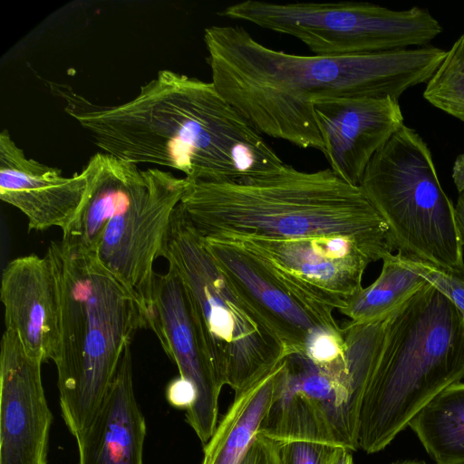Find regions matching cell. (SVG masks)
<instances>
[{
    "label": "cell",
    "mask_w": 464,
    "mask_h": 464,
    "mask_svg": "<svg viewBox=\"0 0 464 464\" xmlns=\"http://www.w3.org/2000/svg\"><path fill=\"white\" fill-rule=\"evenodd\" d=\"M376 280L362 287L340 313L353 323H367L382 318L407 301L428 282L403 266L396 255L382 260Z\"/></svg>",
    "instance_id": "obj_22"
},
{
    "label": "cell",
    "mask_w": 464,
    "mask_h": 464,
    "mask_svg": "<svg viewBox=\"0 0 464 464\" xmlns=\"http://www.w3.org/2000/svg\"><path fill=\"white\" fill-rule=\"evenodd\" d=\"M89 189V178L65 177L59 169L27 158L7 130L0 133V198L19 209L29 230L64 229L76 217Z\"/></svg>",
    "instance_id": "obj_17"
},
{
    "label": "cell",
    "mask_w": 464,
    "mask_h": 464,
    "mask_svg": "<svg viewBox=\"0 0 464 464\" xmlns=\"http://www.w3.org/2000/svg\"><path fill=\"white\" fill-rule=\"evenodd\" d=\"M130 344L95 417L76 439L79 464H143L146 421L135 397Z\"/></svg>",
    "instance_id": "obj_18"
},
{
    "label": "cell",
    "mask_w": 464,
    "mask_h": 464,
    "mask_svg": "<svg viewBox=\"0 0 464 464\" xmlns=\"http://www.w3.org/2000/svg\"><path fill=\"white\" fill-rule=\"evenodd\" d=\"M423 97L437 109L464 122V34L446 51L426 84Z\"/></svg>",
    "instance_id": "obj_23"
},
{
    "label": "cell",
    "mask_w": 464,
    "mask_h": 464,
    "mask_svg": "<svg viewBox=\"0 0 464 464\" xmlns=\"http://www.w3.org/2000/svg\"><path fill=\"white\" fill-rule=\"evenodd\" d=\"M452 179L459 193L464 192V153L459 154L454 161Z\"/></svg>",
    "instance_id": "obj_29"
},
{
    "label": "cell",
    "mask_w": 464,
    "mask_h": 464,
    "mask_svg": "<svg viewBox=\"0 0 464 464\" xmlns=\"http://www.w3.org/2000/svg\"><path fill=\"white\" fill-rule=\"evenodd\" d=\"M408 426L436 464H464V382L435 395Z\"/></svg>",
    "instance_id": "obj_21"
},
{
    "label": "cell",
    "mask_w": 464,
    "mask_h": 464,
    "mask_svg": "<svg viewBox=\"0 0 464 464\" xmlns=\"http://www.w3.org/2000/svg\"><path fill=\"white\" fill-rule=\"evenodd\" d=\"M285 361L255 384L235 394L205 444L201 464L240 463L271 407Z\"/></svg>",
    "instance_id": "obj_20"
},
{
    "label": "cell",
    "mask_w": 464,
    "mask_h": 464,
    "mask_svg": "<svg viewBox=\"0 0 464 464\" xmlns=\"http://www.w3.org/2000/svg\"><path fill=\"white\" fill-rule=\"evenodd\" d=\"M167 398L173 406L187 410L194 402L195 391L191 383L179 377L168 386Z\"/></svg>",
    "instance_id": "obj_27"
},
{
    "label": "cell",
    "mask_w": 464,
    "mask_h": 464,
    "mask_svg": "<svg viewBox=\"0 0 464 464\" xmlns=\"http://www.w3.org/2000/svg\"><path fill=\"white\" fill-rule=\"evenodd\" d=\"M60 283L61 353L55 362L63 419L80 437L108 392L127 343L148 328L133 295L98 260L96 253L62 240L47 248Z\"/></svg>",
    "instance_id": "obj_5"
},
{
    "label": "cell",
    "mask_w": 464,
    "mask_h": 464,
    "mask_svg": "<svg viewBox=\"0 0 464 464\" xmlns=\"http://www.w3.org/2000/svg\"><path fill=\"white\" fill-rule=\"evenodd\" d=\"M399 261L421 276L457 308L464 321V273L440 268L432 264L396 254Z\"/></svg>",
    "instance_id": "obj_24"
},
{
    "label": "cell",
    "mask_w": 464,
    "mask_h": 464,
    "mask_svg": "<svg viewBox=\"0 0 464 464\" xmlns=\"http://www.w3.org/2000/svg\"><path fill=\"white\" fill-rule=\"evenodd\" d=\"M5 330L17 334L25 352L54 363L61 353V290L54 261L46 251L10 261L2 274Z\"/></svg>",
    "instance_id": "obj_16"
},
{
    "label": "cell",
    "mask_w": 464,
    "mask_h": 464,
    "mask_svg": "<svg viewBox=\"0 0 464 464\" xmlns=\"http://www.w3.org/2000/svg\"><path fill=\"white\" fill-rule=\"evenodd\" d=\"M239 464H280L278 442L257 433Z\"/></svg>",
    "instance_id": "obj_26"
},
{
    "label": "cell",
    "mask_w": 464,
    "mask_h": 464,
    "mask_svg": "<svg viewBox=\"0 0 464 464\" xmlns=\"http://www.w3.org/2000/svg\"><path fill=\"white\" fill-rule=\"evenodd\" d=\"M16 333L5 330L0 351V464H47L53 414L41 366Z\"/></svg>",
    "instance_id": "obj_14"
},
{
    "label": "cell",
    "mask_w": 464,
    "mask_h": 464,
    "mask_svg": "<svg viewBox=\"0 0 464 464\" xmlns=\"http://www.w3.org/2000/svg\"><path fill=\"white\" fill-rule=\"evenodd\" d=\"M314 114L329 169L355 186L374 154L403 125L399 100L391 96L320 100Z\"/></svg>",
    "instance_id": "obj_15"
},
{
    "label": "cell",
    "mask_w": 464,
    "mask_h": 464,
    "mask_svg": "<svg viewBox=\"0 0 464 464\" xmlns=\"http://www.w3.org/2000/svg\"><path fill=\"white\" fill-rule=\"evenodd\" d=\"M454 216L459 237L464 247V192L459 193L457 204L454 206Z\"/></svg>",
    "instance_id": "obj_28"
},
{
    "label": "cell",
    "mask_w": 464,
    "mask_h": 464,
    "mask_svg": "<svg viewBox=\"0 0 464 464\" xmlns=\"http://www.w3.org/2000/svg\"><path fill=\"white\" fill-rule=\"evenodd\" d=\"M147 172L144 188L106 226L96 256L148 316L152 304L153 263L190 182L159 168H148Z\"/></svg>",
    "instance_id": "obj_11"
},
{
    "label": "cell",
    "mask_w": 464,
    "mask_h": 464,
    "mask_svg": "<svg viewBox=\"0 0 464 464\" xmlns=\"http://www.w3.org/2000/svg\"><path fill=\"white\" fill-rule=\"evenodd\" d=\"M219 15L291 35L316 55H351L424 46L442 26L427 10L396 11L365 2L272 3L246 0Z\"/></svg>",
    "instance_id": "obj_8"
},
{
    "label": "cell",
    "mask_w": 464,
    "mask_h": 464,
    "mask_svg": "<svg viewBox=\"0 0 464 464\" xmlns=\"http://www.w3.org/2000/svg\"><path fill=\"white\" fill-rule=\"evenodd\" d=\"M224 240L240 245L302 300L339 312L363 287L367 266L395 250L392 240L386 237L334 235Z\"/></svg>",
    "instance_id": "obj_10"
},
{
    "label": "cell",
    "mask_w": 464,
    "mask_h": 464,
    "mask_svg": "<svg viewBox=\"0 0 464 464\" xmlns=\"http://www.w3.org/2000/svg\"><path fill=\"white\" fill-rule=\"evenodd\" d=\"M180 205L203 240L334 235L391 239L360 186L329 168L307 172L285 164L258 179L190 182Z\"/></svg>",
    "instance_id": "obj_3"
},
{
    "label": "cell",
    "mask_w": 464,
    "mask_h": 464,
    "mask_svg": "<svg viewBox=\"0 0 464 464\" xmlns=\"http://www.w3.org/2000/svg\"><path fill=\"white\" fill-rule=\"evenodd\" d=\"M464 379V321L427 283L384 318L359 419L358 447L384 450L443 389Z\"/></svg>",
    "instance_id": "obj_4"
},
{
    "label": "cell",
    "mask_w": 464,
    "mask_h": 464,
    "mask_svg": "<svg viewBox=\"0 0 464 464\" xmlns=\"http://www.w3.org/2000/svg\"><path fill=\"white\" fill-rule=\"evenodd\" d=\"M65 112L102 152L180 171L190 182H237L285 163L212 82L160 71L131 100L92 102L65 83L49 82Z\"/></svg>",
    "instance_id": "obj_1"
},
{
    "label": "cell",
    "mask_w": 464,
    "mask_h": 464,
    "mask_svg": "<svg viewBox=\"0 0 464 464\" xmlns=\"http://www.w3.org/2000/svg\"><path fill=\"white\" fill-rule=\"evenodd\" d=\"M203 242L220 271L291 354H304L306 345L319 331L341 328L334 310L304 301L291 293L237 243Z\"/></svg>",
    "instance_id": "obj_13"
},
{
    "label": "cell",
    "mask_w": 464,
    "mask_h": 464,
    "mask_svg": "<svg viewBox=\"0 0 464 464\" xmlns=\"http://www.w3.org/2000/svg\"><path fill=\"white\" fill-rule=\"evenodd\" d=\"M160 256L180 277L208 360L235 394L291 355L218 267L180 203L173 212Z\"/></svg>",
    "instance_id": "obj_6"
},
{
    "label": "cell",
    "mask_w": 464,
    "mask_h": 464,
    "mask_svg": "<svg viewBox=\"0 0 464 464\" xmlns=\"http://www.w3.org/2000/svg\"><path fill=\"white\" fill-rule=\"evenodd\" d=\"M366 387V379L349 364L325 368L291 354L258 433L276 441L310 440L357 450Z\"/></svg>",
    "instance_id": "obj_9"
},
{
    "label": "cell",
    "mask_w": 464,
    "mask_h": 464,
    "mask_svg": "<svg viewBox=\"0 0 464 464\" xmlns=\"http://www.w3.org/2000/svg\"><path fill=\"white\" fill-rule=\"evenodd\" d=\"M82 169L89 178L88 193L76 217L62 230L61 240L96 253L106 226L144 188L148 172L102 151L91 157Z\"/></svg>",
    "instance_id": "obj_19"
},
{
    "label": "cell",
    "mask_w": 464,
    "mask_h": 464,
    "mask_svg": "<svg viewBox=\"0 0 464 464\" xmlns=\"http://www.w3.org/2000/svg\"><path fill=\"white\" fill-rule=\"evenodd\" d=\"M391 464H427L423 460H416V459H404V460H397L392 462Z\"/></svg>",
    "instance_id": "obj_31"
},
{
    "label": "cell",
    "mask_w": 464,
    "mask_h": 464,
    "mask_svg": "<svg viewBox=\"0 0 464 464\" xmlns=\"http://www.w3.org/2000/svg\"><path fill=\"white\" fill-rule=\"evenodd\" d=\"M277 442L280 464H334L343 450H346L342 447L310 440Z\"/></svg>",
    "instance_id": "obj_25"
},
{
    "label": "cell",
    "mask_w": 464,
    "mask_h": 464,
    "mask_svg": "<svg viewBox=\"0 0 464 464\" xmlns=\"http://www.w3.org/2000/svg\"><path fill=\"white\" fill-rule=\"evenodd\" d=\"M359 186L386 223L395 250L464 273L454 205L415 130L403 124L372 158Z\"/></svg>",
    "instance_id": "obj_7"
},
{
    "label": "cell",
    "mask_w": 464,
    "mask_h": 464,
    "mask_svg": "<svg viewBox=\"0 0 464 464\" xmlns=\"http://www.w3.org/2000/svg\"><path fill=\"white\" fill-rule=\"evenodd\" d=\"M334 464H354L351 451L348 450H343Z\"/></svg>",
    "instance_id": "obj_30"
},
{
    "label": "cell",
    "mask_w": 464,
    "mask_h": 464,
    "mask_svg": "<svg viewBox=\"0 0 464 464\" xmlns=\"http://www.w3.org/2000/svg\"><path fill=\"white\" fill-rule=\"evenodd\" d=\"M148 328L156 334L179 377L192 384L195 400L186 420L206 444L218 424V399L225 386L205 352L184 285L175 269L155 273Z\"/></svg>",
    "instance_id": "obj_12"
},
{
    "label": "cell",
    "mask_w": 464,
    "mask_h": 464,
    "mask_svg": "<svg viewBox=\"0 0 464 464\" xmlns=\"http://www.w3.org/2000/svg\"><path fill=\"white\" fill-rule=\"evenodd\" d=\"M212 82L261 134L324 150L314 104L391 96L428 82L446 51L433 45L351 55H300L269 48L240 25L204 31Z\"/></svg>",
    "instance_id": "obj_2"
}]
</instances>
